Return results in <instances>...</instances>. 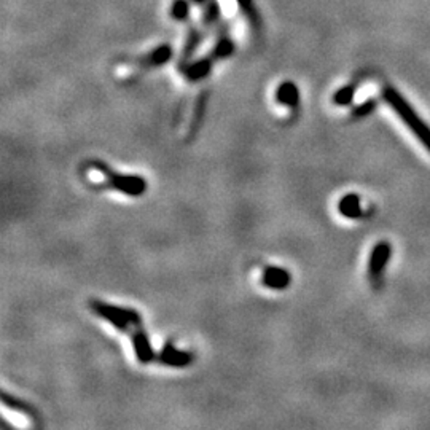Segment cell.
<instances>
[{
  "label": "cell",
  "instance_id": "obj_1",
  "mask_svg": "<svg viewBox=\"0 0 430 430\" xmlns=\"http://www.w3.org/2000/svg\"><path fill=\"white\" fill-rule=\"evenodd\" d=\"M383 97L384 101L389 104V107L400 117V120L405 123V126L416 136V139L419 141L430 153V128L427 126V123L416 114V110L411 107V105L407 102V99H405L397 90L388 86V88H384L383 91Z\"/></svg>",
  "mask_w": 430,
  "mask_h": 430
},
{
  "label": "cell",
  "instance_id": "obj_2",
  "mask_svg": "<svg viewBox=\"0 0 430 430\" xmlns=\"http://www.w3.org/2000/svg\"><path fill=\"white\" fill-rule=\"evenodd\" d=\"M88 166L102 174V177L105 179V182L102 185L105 189H110L131 198H139L147 191V180L141 176L112 171L104 161H90Z\"/></svg>",
  "mask_w": 430,
  "mask_h": 430
},
{
  "label": "cell",
  "instance_id": "obj_3",
  "mask_svg": "<svg viewBox=\"0 0 430 430\" xmlns=\"http://www.w3.org/2000/svg\"><path fill=\"white\" fill-rule=\"evenodd\" d=\"M90 308L92 309V313L105 322H109L112 327H115L121 333L131 336L137 328L142 327V316L133 308L114 306V304L97 300H91Z\"/></svg>",
  "mask_w": 430,
  "mask_h": 430
},
{
  "label": "cell",
  "instance_id": "obj_4",
  "mask_svg": "<svg viewBox=\"0 0 430 430\" xmlns=\"http://www.w3.org/2000/svg\"><path fill=\"white\" fill-rule=\"evenodd\" d=\"M158 362L171 366V369H186L195 362V355L189 351L177 349L172 341H167L158 354Z\"/></svg>",
  "mask_w": 430,
  "mask_h": 430
},
{
  "label": "cell",
  "instance_id": "obj_5",
  "mask_svg": "<svg viewBox=\"0 0 430 430\" xmlns=\"http://www.w3.org/2000/svg\"><path fill=\"white\" fill-rule=\"evenodd\" d=\"M390 255L392 247L389 242H379V244L373 247L369 258V277L371 280H378L383 276L386 268H388Z\"/></svg>",
  "mask_w": 430,
  "mask_h": 430
},
{
  "label": "cell",
  "instance_id": "obj_6",
  "mask_svg": "<svg viewBox=\"0 0 430 430\" xmlns=\"http://www.w3.org/2000/svg\"><path fill=\"white\" fill-rule=\"evenodd\" d=\"M131 341H133V349H134L137 362L142 365H148V364H152L153 360H158V354L153 351L150 340H148V336L145 333V330H143V327L137 328L136 332L131 335Z\"/></svg>",
  "mask_w": 430,
  "mask_h": 430
},
{
  "label": "cell",
  "instance_id": "obj_7",
  "mask_svg": "<svg viewBox=\"0 0 430 430\" xmlns=\"http://www.w3.org/2000/svg\"><path fill=\"white\" fill-rule=\"evenodd\" d=\"M261 284L271 290H285L292 284V276L285 268L266 266L261 273Z\"/></svg>",
  "mask_w": 430,
  "mask_h": 430
},
{
  "label": "cell",
  "instance_id": "obj_8",
  "mask_svg": "<svg viewBox=\"0 0 430 430\" xmlns=\"http://www.w3.org/2000/svg\"><path fill=\"white\" fill-rule=\"evenodd\" d=\"M214 58L209 54L208 58H201L195 62H186L185 66H182V73L189 82H199L209 76L212 64H214Z\"/></svg>",
  "mask_w": 430,
  "mask_h": 430
},
{
  "label": "cell",
  "instance_id": "obj_9",
  "mask_svg": "<svg viewBox=\"0 0 430 430\" xmlns=\"http://www.w3.org/2000/svg\"><path fill=\"white\" fill-rule=\"evenodd\" d=\"M276 101L285 107L297 109L300 104V90L294 82H284L277 86Z\"/></svg>",
  "mask_w": 430,
  "mask_h": 430
},
{
  "label": "cell",
  "instance_id": "obj_10",
  "mask_svg": "<svg viewBox=\"0 0 430 430\" xmlns=\"http://www.w3.org/2000/svg\"><path fill=\"white\" fill-rule=\"evenodd\" d=\"M171 58H172V47L165 43V45H160L147 56H143V58L139 61V64L145 67H160L163 64H167V62L171 61Z\"/></svg>",
  "mask_w": 430,
  "mask_h": 430
},
{
  "label": "cell",
  "instance_id": "obj_11",
  "mask_svg": "<svg viewBox=\"0 0 430 430\" xmlns=\"http://www.w3.org/2000/svg\"><path fill=\"white\" fill-rule=\"evenodd\" d=\"M338 210L346 219H360L364 215V210L360 208V198L354 193H349V195L340 199Z\"/></svg>",
  "mask_w": 430,
  "mask_h": 430
},
{
  "label": "cell",
  "instance_id": "obj_12",
  "mask_svg": "<svg viewBox=\"0 0 430 430\" xmlns=\"http://www.w3.org/2000/svg\"><path fill=\"white\" fill-rule=\"evenodd\" d=\"M2 402H4V405L7 408H10V410H13V411H18V413H23V414H26L28 417H30V419H34L35 422H39L37 421V413L34 411V408H30L28 403H24L23 400H18L16 397H10L8 395V392H2Z\"/></svg>",
  "mask_w": 430,
  "mask_h": 430
},
{
  "label": "cell",
  "instance_id": "obj_13",
  "mask_svg": "<svg viewBox=\"0 0 430 430\" xmlns=\"http://www.w3.org/2000/svg\"><path fill=\"white\" fill-rule=\"evenodd\" d=\"M234 52V43L229 39H220L215 43L214 49L210 52V56L214 59H225L228 56H232Z\"/></svg>",
  "mask_w": 430,
  "mask_h": 430
},
{
  "label": "cell",
  "instance_id": "obj_14",
  "mask_svg": "<svg viewBox=\"0 0 430 430\" xmlns=\"http://www.w3.org/2000/svg\"><path fill=\"white\" fill-rule=\"evenodd\" d=\"M220 15H222L220 4L217 2V0H208V5H205V10L203 13V23L205 26H210V24L219 21Z\"/></svg>",
  "mask_w": 430,
  "mask_h": 430
},
{
  "label": "cell",
  "instance_id": "obj_15",
  "mask_svg": "<svg viewBox=\"0 0 430 430\" xmlns=\"http://www.w3.org/2000/svg\"><path fill=\"white\" fill-rule=\"evenodd\" d=\"M355 95V86L354 85H346L340 88L338 91L333 95V102L336 105H340V107H345V105H349L352 102Z\"/></svg>",
  "mask_w": 430,
  "mask_h": 430
},
{
  "label": "cell",
  "instance_id": "obj_16",
  "mask_svg": "<svg viewBox=\"0 0 430 430\" xmlns=\"http://www.w3.org/2000/svg\"><path fill=\"white\" fill-rule=\"evenodd\" d=\"M199 40H201V35H199V32H196V30H193V32L189 37V40H186V45H185V49H184V58H182L184 64L182 66H185L186 62H190L189 59L191 58V54L195 53L196 47L199 45ZM182 66H180V67H182Z\"/></svg>",
  "mask_w": 430,
  "mask_h": 430
},
{
  "label": "cell",
  "instance_id": "obj_17",
  "mask_svg": "<svg viewBox=\"0 0 430 430\" xmlns=\"http://www.w3.org/2000/svg\"><path fill=\"white\" fill-rule=\"evenodd\" d=\"M190 13V4L189 0H176V2L172 4L171 8V16L174 20H185L186 16Z\"/></svg>",
  "mask_w": 430,
  "mask_h": 430
},
{
  "label": "cell",
  "instance_id": "obj_18",
  "mask_svg": "<svg viewBox=\"0 0 430 430\" xmlns=\"http://www.w3.org/2000/svg\"><path fill=\"white\" fill-rule=\"evenodd\" d=\"M375 109H376V101H375V99H371V101H365L364 104L357 105V107H355V109L352 110V117H354V118L366 117L369 114H371V112L375 110Z\"/></svg>",
  "mask_w": 430,
  "mask_h": 430
},
{
  "label": "cell",
  "instance_id": "obj_19",
  "mask_svg": "<svg viewBox=\"0 0 430 430\" xmlns=\"http://www.w3.org/2000/svg\"><path fill=\"white\" fill-rule=\"evenodd\" d=\"M204 117V101H199V104L196 105V110H195V118H193V121L190 124V133H189V137H191L193 134L196 133L198 128L201 126V120Z\"/></svg>",
  "mask_w": 430,
  "mask_h": 430
},
{
  "label": "cell",
  "instance_id": "obj_20",
  "mask_svg": "<svg viewBox=\"0 0 430 430\" xmlns=\"http://www.w3.org/2000/svg\"><path fill=\"white\" fill-rule=\"evenodd\" d=\"M236 2H238L239 7L246 11L251 8V5H252V0H236Z\"/></svg>",
  "mask_w": 430,
  "mask_h": 430
},
{
  "label": "cell",
  "instance_id": "obj_21",
  "mask_svg": "<svg viewBox=\"0 0 430 430\" xmlns=\"http://www.w3.org/2000/svg\"><path fill=\"white\" fill-rule=\"evenodd\" d=\"M193 2H195V4H204V2H208V0H193Z\"/></svg>",
  "mask_w": 430,
  "mask_h": 430
}]
</instances>
